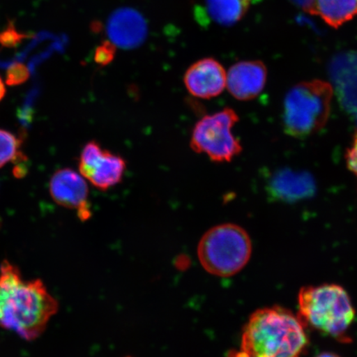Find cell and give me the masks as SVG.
I'll use <instances>...</instances> for the list:
<instances>
[{
  "label": "cell",
  "instance_id": "1",
  "mask_svg": "<svg viewBox=\"0 0 357 357\" xmlns=\"http://www.w3.org/2000/svg\"><path fill=\"white\" fill-rule=\"evenodd\" d=\"M59 305L41 280H24L16 266H0V327L32 341L45 331Z\"/></svg>",
  "mask_w": 357,
  "mask_h": 357
},
{
  "label": "cell",
  "instance_id": "2",
  "mask_svg": "<svg viewBox=\"0 0 357 357\" xmlns=\"http://www.w3.org/2000/svg\"><path fill=\"white\" fill-rule=\"evenodd\" d=\"M307 345L300 316L280 306L264 307L245 325L241 357H301Z\"/></svg>",
  "mask_w": 357,
  "mask_h": 357
},
{
  "label": "cell",
  "instance_id": "3",
  "mask_svg": "<svg viewBox=\"0 0 357 357\" xmlns=\"http://www.w3.org/2000/svg\"><path fill=\"white\" fill-rule=\"evenodd\" d=\"M298 301L303 324L337 340H349L347 333L356 310L344 288L333 284L303 287Z\"/></svg>",
  "mask_w": 357,
  "mask_h": 357
},
{
  "label": "cell",
  "instance_id": "4",
  "mask_svg": "<svg viewBox=\"0 0 357 357\" xmlns=\"http://www.w3.org/2000/svg\"><path fill=\"white\" fill-rule=\"evenodd\" d=\"M333 93L332 84L321 79L290 89L284 99V132L303 138L320 131L329 119Z\"/></svg>",
  "mask_w": 357,
  "mask_h": 357
},
{
  "label": "cell",
  "instance_id": "5",
  "mask_svg": "<svg viewBox=\"0 0 357 357\" xmlns=\"http://www.w3.org/2000/svg\"><path fill=\"white\" fill-rule=\"evenodd\" d=\"M252 251V241L247 231L231 223L212 227L198 245L201 265L208 273L220 278H230L242 271Z\"/></svg>",
  "mask_w": 357,
  "mask_h": 357
},
{
  "label": "cell",
  "instance_id": "6",
  "mask_svg": "<svg viewBox=\"0 0 357 357\" xmlns=\"http://www.w3.org/2000/svg\"><path fill=\"white\" fill-rule=\"evenodd\" d=\"M239 120L234 109L227 108L201 119L192 132L190 146L215 162H229L243 150L233 128Z\"/></svg>",
  "mask_w": 357,
  "mask_h": 357
},
{
  "label": "cell",
  "instance_id": "7",
  "mask_svg": "<svg viewBox=\"0 0 357 357\" xmlns=\"http://www.w3.org/2000/svg\"><path fill=\"white\" fill-rule=\"evenodd\" d=\"M126 168V160L122 156L102 149L96 141L89 142L79 155L80 175L102 191L121 183Z\"/></svg>",
  "mask_w": 357,
  "mask_h": 357
},
{
  "label": "cell",
  "instance_id": "8",
  "mask_svg": "<svg viewBox=\"0 0 357 357\" xmlns=\"http://www.w3.org/2000/svg\"><path fill=\"white\" fill-rule=\"evenodd\" d=\"M49 190L56 204L77 211L80 220L86 221L91 217L89 187L80 174L70 168L59 169L52 176Z\"/></svg>",
  "mask_w": 357,
  "mask_h": 357
},
{
  "label": "cell",
  "instance_id": "9",
  "mask_svg": "<svg viewBox=\"0 0 357 357\" xmlns=\"http://www.w3.org/2000/svg\"><path fill=\"white\" fill-rule=\"evenodd\" d=\"M328 74L342 108L357 123V52L335 56L330 62Z\"/></svg>",
  "mask_w": 357,
  "mask_h": 357
},
{
  "label": "cell",
  "instance_id": "10",
  "mask_svg": "<svg viewBox=\"0 0 357 357\" xmlns=\"http://www.w3.org/2000/svg\"><path fill=\"white\" fill-rule=\"evenodd\" d=\"M227 73L213 58H204L190 66L186 70L184 83L192 96L208 100L225 91Z\"/></svg>",
  "mask_w": 357,
  "mask_h": 357
},
{
  "label": "cell",
  "instance_id": "11",
  "mask_svg": "<svg viewBox=\"0 0 357 357\" xmlns=\"http://www.w3.org/2000/svg\"><path fill=\"white\" fill-rule=\"evenodd\" d=\"M266 67L260 61H240L227 73L226 87L235 99L248 101L255 99L264 89Z\"/></svg>",
  "mask_w": 357,
  "mask_h": 357
},
{
  "label": "cell",
  "instance_id": "12",
  "mask_svg": "<svg viewBox=\"0 0 357 357\" xmlns=\"http://www.w3.org/2000/svg\"><path fill=\"white\" fill-rule=\"evenodd\" d=\"M267 191L271 199L294 203L312 197L315 194L316 184L309 172L281 169L268 181Z\"/></svg>",
  "mask_w": 357,
  "mask_h": 357
},
{
  "label": "cell",
  "instance_id": "13",
  "mask_svg": "<svg viewBox=\"0 0 357 357\" xmlns=\"http://www.w3.org/2000/svg\"><path fill=\"white\" fill-rule=\"evenodd\" d=\"M108 33L112 42L123 48L138 46L146 37V24L136 11L123 8L110 17Z\"/></svg>",
  "mask_w": 357,
  "mask_h": 357
},
{
  "label": "cell",
  "instance_id": "14",
  "mask_svg": "<svg viewBox=\"0 0 357 357\" xmlns=\"http://www.w3.org/2000/svg\"><path fill=\"white\" fill-rule=\"evenodd\" d=\"M307 11L338 29L357 16V0H312Z\"/></svg>",
  "mask_w": 357,
  "mask_h": 357
},
{
  "label": "cell",
  "instance_id": "15",
  "mask_svg": "<svg viewBox=\"0 0 357 357\" xmlns=\"http://www.w3.org/2000/svg\"><path fill=\"white\" fill-rule=\"evenodd\" d=\"M250 4V0H205L202 15L218 24L231 26L243 19Z\"/></svg>",
  "mask_w": 357,
  "mask_h": 357
},
{
  "label": "cell",
  "instance_id": "16",
  "mask_svg": "<svg viewBox=\"0 0 357 357\" xmlns=\"http://www.w3.org/2000/svg\"><path fill=\"white\" fill-rule=\"evenodd\" d=\"M20 140L10 132L0 129V168L17 159L20 153Z\"/></svg>",
  "mask_w": 357,
  "mask_h": 357
},
{
  "label": "cell",
  "instance_id": "17",
  "mask_svg": "<svg viewBox=\"0 0 357 357\" xmlns=\"http://www.w3.org/2000/svg\"><path fill=\"white\" fill-rule=\"evenodd\" d=\"M115 47L113 43L105 42L96 49L95 61L100 66H106L114 60Z\"/></svg>",
  "mask_w": 357,
  "mask_h": 357
},
{
  "label": "cell",
  "instance_id": "18",
  "mask_svg": "<svg viewBox=\"0 0 357 357\" xmlns=\"http://www.w3.org/2000/svg\"><path fill=\"white\" fill-rule=\"evenodd\" d=\"M346 160L348 169L354 174L357 178V133L355 135L354 144L346 154Z\"/></svg>",
  "mask_w": 357,
  "mask_h": 357
},
{
  "label": "cell",
  "instance_id": "19",
  "mask_svg": "<svg viewBox=\"0 0 357 357\" xmlns=\"http://www.w3.org/2000/svg\"><path fill=\"white\" fill-rule=\"evenodd\" d=\"M293 1L296 2L298 6L305 8L306 10L310 8L312 3V0H293Z\"/></svg>",
  "mask_w": 357,
  "mask_h": 357
},
{
  "label": "cell",
  "instance_id": "20",
  "mask_svg": "<svg viewBox=\"0 0 357 357\" xmlns=\"http://www.w3.org/2000/svg\"><path fill=\"white\" fill-rule=\"evenodd\" d=\"M6 86H4V84L1 77H0V101L3 100L4 95H6Z\"/></svg>",
  "mask_w": 357,
  "mask_h": 357
},
{
  "label": "cell",
  "instance_id": "21",
  "mask_svg": "<svg viewBox=\"0 0 357 357\" xmlns=\"http://www.w3.org/2000/svg\"><path fill=\"white\" fill-rule=\"evenodd\" d=\"M316 357H341L337 354H333V352H323V354L317 356Z\"/></svg>",
  "mask_w": 357,
  "mask_h": 357
},
{
  "label": "cell",
  "instance_id": "22",
  "mask_svg": "<svg viewBox=\"0 0 357 357\" xmlns=\"http://www.w3.org/2000/svg\"><path fill=\"white\" fill-rule=\"evenodd\" d=\"M258 1H261V0H250V2L251 3H257Z\"/></svg>",
  "mask_w": 357,
  "mask_h": 357
}]
</instances>
